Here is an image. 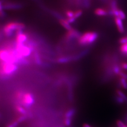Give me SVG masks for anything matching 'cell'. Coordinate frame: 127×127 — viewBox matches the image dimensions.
<instances>
[{"label":"cell","mask_w":127,"mask_h":127,"mask_svg":"<svg viewBox=\"0 0 127 127\" xmlns=\"http://www.w3.org/2000/svg\"><path fill=\"white\" fill-rule=\"evenodd\" d=\"M94 13L98 17H105L109 15V11L107 9L104 8H97L95 9Z\"/></svg>","instance_id":"obj_8"},{"label":"cell","mask_w":127,"mask_h":127,"mask_svg":"<svg viewBox=\"0 0 127 127\" xmlns=\"http://www.w3.org/2000/svg\"><path fill=\"white\" fill-rule=\"evenodd\" d=\"M6 17V13L3 8L2 0H0V20L4 19Z\"/></svg>","instance_id":"obj_12"},{"label":"cell","mask_w":127,"mask_h":127,"mask_svg":"<svg viewBox=\"0 0 127 127\" xmlns=\"http://www.w3.org/2000/svg\"><path fill=\"white\" fill-rule=\"evenodd\" d=\"M73 113H74V112L73 110H69L65 114V119H64V124L66 126H69L70 125L72 122V119L73 115Z\"/></svg>","instance_id":"obj_9"},{"label":"cell","mask_w":127,"mask_h":127,"mask_svg":"<svg viewBox=\"0 0 127 127\" xmlns=\"http://www.w3.org/2000/svg\"><path fill=\"white\" fill-rule=\"evenodd\" d=\"M26 27L25 24L22 22L12 20L7 22L2 26V31L4 37L9 38L18 31H24Z\"/></svg>","instance_id":"obj_2"},{"label":"cell","mask_w":127,"mask_h":127,"mask_svg":"<svg viewBox=\"0 0 127 127\" xmlns=\"http://www.w3.org/2000/svg\"><path fill=\"white\" fill-rule=\"evenodd\" d=\"M29 38V34L24 31H18L15 34V42L18 44H25Z\"/></svg>","instance_id":"obj_6"},{"label":"cell","mask_w":127,"mask_h":127,"mask_svg":"<svg viewBox=\"0 0 127 127\" xmlns=\"http://www.w3.org/2000/svg\"><path fill=\"white\" fill-rule=\"evenodd\" d=\"M98 37V32L95 31H87L81 34L77 39V43L81 47H90L97 41Z\"/></svg>","instance_id":"obj_4"},{"label":"cell","mask_w":127,"mask_h":127,"mask_svg":"<svg viewBox=\"0 0 127 127\" xmlns=\"http://www.w3.org/2000/svg\"><path fill=\"white\" fill-rule=\"evenodd\" d=\"M14 97L16 104H20L26 109L30 108L35 102L34 95L29 91L23 90L17 91Z\"/></svg>","instance_id":"obj_1"},{"label":"cell","mask_w":127,"mask_h":127,"mask_svg":"<svg viewBox=\"0 0 127 127\" xmlns=\"http://www.w3.org/2000/svg\"><path fill=\"white\" fill-rule=\"evenodd\" d=\"M18 124L19 123L16 120H15L13 122L9 123L7 127H17L18 126Z\"/></svg>","instance_id":"obj_19"},{"label":"cell","mask_w":127,"mask_h":127,"mask_svg":"<svg viewBox=\"0 0 127 127\" xmlns=\"http://www.w3.org/2000/svg\"><path fill=\"white\" fill-rule=\"evenodd\" d=\"M114 21L118 32L121 33L125 32V27L123 22V20L118 17H114Z\"/></svg>","instance_id":"obj_7"},{"label":"cell","mask_w":127,"mask_h":127,"mask_svg":"<svg viewBox=\"0 0 127 127\" xmlns=\"http://www.w3.org/2000/svg\"><path fill=\"white\" fill-rule=\"evenodd\" d=\"M119 50L122 55L127 58V43L120 45Z\"/></svg>","instance_id":"obj_13"},{"label":"cell","mask_w":127,"mask_h":127,"mask_svg":"<svg viewBox=\"0 0 127 127\" xmlns=\"http://www.w3.org/2000/svg\"><path fill=\"white\" fill-rule=\"evenodd\" d=\"M119 83L121 87L124 89H127V80L125 79L119 77Z\"/></svg>","instance_id":"obj_14"},{"label":"cell","mask_w":127,"mask_h":127,"mask_svg":"<svg viewBox=\"0 0 127 127\" xmlns=\"http://www.w3.org/2000/svg\"><path fill=\"white\" fill-rule=\"evenodd\" d=\"M120 65L121 69H123L125 70H127V62H121L120 63Z\"/></svg>","instance_id":"obj_17"},{"label":"cell","mask_w":127,"mask_h":127,"mask_svg":"<svg viewBox=\"0 0 127 127\" xmlns=\"http://www.w3.org/2000/svg\"><path fill=\"white\" fill-rule=\"evenodd\" d=\"M2 2L5 10H18L23 7L22 4L18 2L2 0Z\"/></svg>","instance_id":"obj_5"},{"label":"cell","mask_w":127,"mask_h":127,"mask_svg":"<svg viewBox=\"0 0 127 127\" xmlns=\"http://www.w3.org/2000/svg\"><path fill=\"white\" fill-rule=\"evenodd\" d=\"M83 127H92L91 126V125H90L88 124H86V123H84L83 125Z\"/></svg>","instance_id":"obj_20"},{"label":"cell","mask_w":127,"mask_h":127,"mask_svg":"<svg viewBox=\"0 0 127 127\" xmlns=\"http://www.w3.org/2000/svg\"><path fill=\"white\" fill-rule=\"evenodd\" d=\"M59 22L60 25L63 27L64 28L67 30V31H69L73 28L70 25L71 24L69 23L66 19H64V18H61L59 19Z\"/></svg>","instance_id":"obj_10"},{"label":"cell","mask_w":127,"mask_h":127,"mask_svg":"<svg viewBox=\"0 0 127 127\" xmlns=\"http://www.w3.org/2000/svg\"><path fill=\"white\" fill-rule=\"evenodd\" d=\"M4 35L2 31V26L0 24V42L3 40Z\"/></svg>","instance_id":"obj_18"},{"label":"cell","mask_w":127,"mask_h":127,"mask_svg":"<svg viewBox=\"0 0 127 127\" xmlns=\"http://www.w3.org/2000/svg\"><path fill=\"white\" fill-rule=\"evenodd\" d=\"M118 42L120 45L127 43V35L126 36L122 37L120 38L118 41Z\"/></svg>","instance_id":"obj_16"},{"label":"cell","mask_w":127,"mask_h":127,"mask_svg":"<svg viewBox=\"0 0 127 127\" xmlns=\"http://www.w3.org/2000/svg\"><path fill=\"white\" fill-rule=\"evenodd\" d=\"M117 17L119 18H121L122 20H124L126 18V14L125 13V12L123 11V10L119 9V10H118V16H117Z\"/></svg>","instance_id":"obj_15"},{"label":"cell","mask_w":127,"mask_h":127,"mask_svg":"<svg viewBox=\"0 0 127 127\" xmlns=\"http://www.w3.org/2000/svg\"><path fill=\"white\" fill-rule=\"evenodd\" d=\"M19 66L11 62H0V79H8L17 73Z\"/></svg>","instance_id":"obj_3"},{"label":"cell","mask_w":127,"mask_h":127,"mask_svg":"<svg viewBox=\"0 0 127 127\" xmlns=\"http://www.w3.org/2000/svg\"><path fill=\"white\" fill-rule=\"evenodd\" d=\"M15 109L16 112L20 115H27V109L20 104H15Z\"/></svg>","instance_id":"obj_11"}]
</instances>
